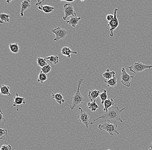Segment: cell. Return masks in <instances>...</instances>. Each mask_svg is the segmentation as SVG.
<instances>
[{
	"instance_id": "cell-1",
	"label": "cell",
	"mask_w": 152,
	"mask_h": 150,
	"mask_svg": "<svg viewBox=\"0 0 152 150\" xmlns=\"http://www.w3.org/2000/svg\"><path fill=\"white\" fill-rule=\"evenodd\" d=\"M124 110H125V108L120 110L117 104L115 103L113 106L110 107L108 110V111L106 112V113L104 114L103 115L99 117L97 119H94L93 122H91V125H93L95 121L100 119L119 121L121 122H123V120L121 119V113Z\"/></svg>"
},
{
	"instance_id": "cell-2",
	"label": "cell",
	"mask_w": 152,
	"mask_h": 150,
	"mask_svg": "<svg viewBox=\"0 0 152 150\" xmlns=\"http://www.w3.org/2000/svg\"><path fill=\"white\" fill-rule=\"evenodd\" d=\"M83 79H81L78 81V88L77 92L75 94L74 96L71 98V101H72V105L70 106V109L71 110H75V108L77 107L78 105L80 104H83L86 102V99L82 95L80 88L82 83L83 82Z\"/></svg>"
},
{
	"instance_id": "cell-3",
	"label": "cell",
	"mask_w": 152,
	"mask_h": 150,
	"mask_svg": "<svg viewBox=\"0 0 152 150\" xmlns=\"http://www.w3.org/2000/svg\"><path fill=\"white\" fill-rule=\"evenodd\" d=\"M113 120H104V124H100L98 128L101 130H104L109 133L110 135L113 136L115 134H119L117 130L118 124L116 121H113Z\"/></svg>"
},
{
	"instance_id": "cell-4",
	"label": "cell",
	"mask_w": 152,
	"mask_h": 150,
	"mask_svg": "<svg viewBox=\"0 0 152 150\" xmlns=\"http://www.w3.org/2000/svg\"><path fill=\"white\" fill-rule=\"evenodd\" d=\"M152 68V65H146L141 62H135L132 66H129L130 72L134 73H140L147 69Z\"/></svg>"
},
{
	"instance_id": "cell-5",
	"label": "cell",
	"mask_w": 152,
	"mask_h": 150,
	"mask_svg": "<svg viewBox=\"0 0 152 150\" xmlns=\"http://www.w3.org/2000/svg\"><path fill=\"white\" fill-rule=\"evenodd\" d=\"M134 78V76L131 75L126 72L124 67L121 68V82L124 86L130 87L131 85L132 80Z\"/></svg>"
},
{
	"instance_id": "cell-6",
	"label": "cell",
	"mask_w": 152,
	"mask_h": 150,
	"mask_svg": "<svg viewBox=\"0 0 152 150\" xmlns=\"http://www.w3.org/2000/svg\"><path fill=\"white\" fill-rule=\"evenodd\" d=\"M118 9L115 8L114 11V18L112 20L109 22L108 23V26L110 27V36L112 37H114V31L119 26V21L117 17V13Z\"/></svg>"
},
{
	"instance_id": "cell-7",
	"label": "cell",
	"mask_w": 152,
	"mask_h": 150,
	"mask_svg": "<svg viewBox=\"0 0 152 150\" xmlns=\"http://www.w3.org/2000/svg\"><path fill=\"white\" fill-rule=\"evenodd\" d=\"M78 109H79L80 112L79 115L77 117L78 119L81 123L85 125L86 128H88L89 125L91 124L90 120V116L86 112L83 110L81 107H79Z\"/></svg>"
},
{
	"instance_id": "cell-8",
	"label": "cell",
	"mask_w": 152,
	"mask_h": 150,
	"mask_svg": "<svg viewBox=\"0 0 152 150\" xmlns=\"http://www.w3.org/2000/svg\"><path fill=\"white\" fill-rule=\"evenodd\" d=\"M52 32L56 35V38L54 40L55 42H58L59 40L64 39L67 36L68 34L66 30L61 29L59 26L56 29H52Z\"/></svg>"
},
{
	"instance_id": "cell-9",
	"label": "cell",
	"mask_w": 152,
	"mask_h": 150,
	"mask_svg": "<svg viewBox=\"0 0 152 150\" xmlns=\"http://www.w3.org/2000/svg\"><path fill=\"white\" fill-rule=\"evenodd\" d=\"M64 11L65 16L63 18V19L66 20L68 18L71 16H75L76 14L74 10L73 6L71 3H67L65 4L64 6Z\"/></svg>"
},
{
	"instance_id": "cell-10",
	"label": "cell",
	"mask_w": 152,
	"mask_h": 150,
	"mask_svg": "<svg viewBox=\"0 0 152 150\" xmlns=\"http://www.w3.org/2000/svg\"><path fill=\"white\" fill-rule=\"evenodd\" d=\"M26 97H19L18 94V93L16 94V96L14 97V101L13 103V106H12V108L14 107L17 106L18 107V109H17V111H19V105H21V107H23V104H25L26 103Z\"/></svg>"
},
{
	"instance_id": "cell-11",
	"label": "cell",
	"mask_w": 152,
	"mask_h": 150,
	"mask_svg": "<svg viewBox=\"0 0 152 150\" xmlns=\"http://www.w3.org/2000/svg\"><path fill=\"white\" fill-rule=\"evenodd\" d=\"M80 17H78L77 14L75 16H71L70 19L66 21V23H68L69 25H71L72 27L75 28L76 27L78 23L81 20Z\"/></svg>"
},
{
	"instance_id": "cell-12",
	"label": "cell",
	"mask_w": 152,
	"mask_h": 150,
	"mask_svg": "<svg viewBox=\"0 0 152 150\" xmlns=\"http://www.w3.org/2000/svg\"><path fill=\"white\" fill-rule=\"evenodd\" d=\"M61 54L64 56L67 57L68 58H71V54H77V53L76 51H73L71 50L70 47L64 46L62 48L61 50Z\"/></svg>"
},
{
	"instance_id": "cell-13",
	"label": "cell",
	"mask_w": 152,
	"mask_h": 150,
	"mask_svg": "<svg viewBox=\"0 0 152 150\" xmlns=\"http://www.w3.org/2000/svg\"><path fill=\"white\" fill-rule=\"evenodd\" d=\"M30 2L31 1L30 0H25L22 1L21 4L20 13V15L21 17H23L24 16V12L30 7Z\"/></svg>"
},
{
	"instance_id": "cell-14",
	"label": "cell",
	"mask_w": 152,
	"mask_h": 150,
	"mask_svg": "<svg viewBox=\"0 0 152 150\" xmlns=\"http://www.w3.org/2000/svg\"><path fill=\"white\" fill-rule=\"evenodd\" d=\"M100 92L98 90H91L88 93V97L91 100V102L96 101V99L99 96Z\"/></svg>"
},
{
	"instance_id": "cell-15",
	"label": "cell",
	"mask_w": 152,
	"mask_h": 150,
	"mask_svg": "<svg viewBox=\"0 0 152 150\" xmlns=\"http://www.w3.org/2000/svg\"><path fill=\"white\" fill-rule=\"evenodd\" d=\"M52 99L56 100V102L60 105H61L62 103H64L65 102V100L63 98V97L61 93H57L56 94H54V93H52Z\"/></svg>"
},
{
	"instance_id": "cell-16",
	"label": "cell",
	"mask_w": 152,
	"mask_h": 150,
	"mask_svg": "<svg viewBox=\"0 0 152 150\" xmlns=\"http://www.w3.org/2000/svg\"><path fill=\"white\" fill-rule=\"evenodd\" d=\"M115 104V102L114 101L113 99H109L106 100L104 101V109H103V111L107 112L108 111V110L112 106H113Z\"/></svg>"
},
{
	"instance_id": "cell-17",
	"label": "cell",
	"mask_w": 152,
	"mask_h": 150,
	"mask_svg": "<svg viewBox=\"0 0 152 150\" xmlns=\"http://www.w3.org/2000/svg\"><path fill=\"white\" fill-rule=\"evenodd\" d=\"M38 8L39 10H41L46 14H49L52 13V11L55 9L53 7L49 5H41L38 7Z\"/></svg>"
},
{
	"instance_id": "cell-18",
	"label": "cell",
	"mask_w": 152,
	"mask_h": 150,
	"mask_svg": "<svg viewBox=\"0 0 152 150\" xmlns=\"http://www.w3.org/2000/svg\"><path fill=\"white\" fill-rule=\"evenodd\" d=\"M10 88L9 86H6L4 85H1L0 87V94L3 95H7V96H10L11 94L10 92Z\"/></svg>"
},
{
	"instance_id": "cell-19",
	"label": "cell",
	"mask_w": 152,
	"mask_h": 150,
	"mask_svg": "<svg viewBox=\"0 0 152 150\" xmlns=\"http://www.w3.org/2000/svg\"><path fill=\"white\" fill-rule=\"evenodd\" d=\"M103 77L104 78L109 80L115 77V72L114 71L110 72L109 69H107L106 72L103 73Z\"/></svg>"
},
{
	"instance_id": "cell-20",
	"label": "cell",
	"mask_w": 152,
	"mask_h": 150,
	"mask_svg": "<svg viewBox=\"0 0 152 150\" xmlns=\"http://www.w3.org/2000/svg\"><path fill=\"white\" fill-rule=\"evenodd\" d=\"M51 64H56L59 62V57L57 56H51L45 58Z\"/></svg>"
},
{
	"instance_id": "cell-21",
	"label": "cell",
	"mask_w": 152,
	"mask_h": 150,
	"mask_svg": "<svg viewBox=\"0 0 152 150\" xmlns=\"http://www.w3.org/2000/svg\"><path fill=\"white\" fill-rule=\"evenodd\" d=\"M10 50L13 53H18L20 50V47L17 43L10 44L9 45Z\"/></svg>"
},
{
	"instance_id": "cell-22",
	"label": "cell",
	"mask_w": 152,
	"mask_h": 150,
	"mask_svg": "<svg viewBox=\"0 0 152 150\" xmlns=\"http://www.w3.org/2000/svg\"><path fill=\"white\" fill-rule=\"evenodd\" d=\"M87 106L88 109H90L92 112H96L97 109H100V108L96 102V100L94 102H88Z\"/></svg>"
},
{
	"instance_id": "cell-23",
	"label": "cell",
	"mask_w": 152,
	"mask_h": 150,
	"mask_svg": "<svg viewBox=\"0 0 152 150\" xmlns=\"http://www.w3.org/2000/svg\"><path fill=\"white\" fill-rule=\"evenodd\" d=\"M104 82L107 83L108 87H116L117 84V78L116 77L109 80H104Z\"/></svg>"
},
{
	"instance_id": "cell-24",
	"label": "cell",
	"mask_w": 152,
	"mask_h": 150,
	"mask_svg": "<svg viewBox=\"0 0 152 150\" xmlns=\"http://www.w3.org/2000/svg\"><path fill=\"white\" fill-rule=\"evenodd\" d=\"M10 16L7 14H1L0 15V23L1 24H3L4 22L5 23L9 22Z\"/></svg>"
},
{
	"instance_id": "cell-25",
	"label": "cell",
	"mask_w": 152,
	"mask_h": 150,
	"mask_svg": "<svg viewBox=\"0 0 152 150\" xmlns=\"http://www.w3.org/2000/svg\"><path fill=\"white\" fill-rule=\"evenodd\" d=\"M37 62L38 66L41 67V68L48 64L47 61H46V59L43 58L42 57L37 58Z\"/></svg>"
},
{
	"instance_id": "cell-26",
	"label": "cell",
	"mask_w": 152,
	"mask_h": 150,
	"mask_svg": "<svg viewBox=\"0 0 152 150\" xmlns=\"http://www.w3.org/2000/svg\"><path fill=\"white\" fill-rule=\"evenodd\" d=\"M47 80V75H45L44 73H43L42 71H41L40 72L39 74V76H38V82L43 83L45 81H46Z\"/></svg>"
},
{
	"instance_id": "cell-27",
	"label": "cell",
	"mask_w": 152,
	"mask_h": 150,
	"mask_svg": "<svg viewBox=\"0 0 152 150\" xmlns=\"http://www.w3.org/2000/svg\"><path fill=\"white\" fill-rule=\"evenodd\" d=\"M107 91L105 89L103 90V91L101 94H100L99 97L101 100V104H104V101L108 99V96H107Z\"/></svg>"
},
{
	"instance_id": "cell-28",
	"label": "cell",
	"mask_w": 152,
	"mask_h": 150,
	"mask_svg": "<svg viewBox=\"0 0 152 150\" xmlns=\"http://www.w3.org/2000/svg\"><path fill=\"white\" fill-rule=\"evenodd\" d=\"M52 69V68L51 66L49 65V64H48L46 66L41 68V71L43 73L45 74V75H47V74H48V73L51 72Z\"/></svg>"
},
{
	"instance_id": "cell-29",
	"label": "cell",
	"mask_w": 152,
	"mask_h": 150,
	"mask_svg": "<svg viewBox=\"0 0 152 150\" xmlns=\"http://www.w3.org/2000/svg\"><path fill=\"white\" fill-rule=\"evenodd\" d=\"M7 135V130L0 129V139L4 140Z\"/></svg>"
},
{
	"instance_id": "cell-30",
	"label": "cell",
	"mask_w": 152,
	"mask_h": 150,
	"mask_svg": "<svg viewBox=\"0 0 152 150\" xmlns=\"http://www.w3.org/2000/svg\"><path fill=\"white\" fill-rule=\"evenodd\" d=\"M6 122V120L5 119L3 113L2 112L1 110V119H0V125H1V127H3L5 123Z\"/></svg>"
},
{
	"instance_id": "cell-31",
	"label": "cell",
	"mask_w": 152,
	"mask_h": 150,
	"mask_svg": "<svg viewBox=\"0 0 152 150\" xmlns=\"http://www.w3.org/2000/svg\"><path fill=\"white\" fill-rule=\"evenodd\" d=\"M12 150V147L10 145H2L1 147V150Z\"/></svg>"
},
{
	"instance_id": "cell-32",
	"label": "cell",
	"mask_w": 152,
	"mask_h": 150,
	"mask_svg": "<svg viewBox=\"0 0 152 150\" xmlns=\"http://www.w3.org/2000/svg\"><path fill=\"white\" fill-rule=\"evenodd\" d=\"M114 15H112V14H109L106 16V19L108 22H110L114 18Z\"/></svg>"
},
{
	"instance_id": "cell-33",
	"label": "cell",
	"mask_w": 152,
	"mask_h": 150,
	"mask_svg": "<svg viewBox=\"0 0 152 150\" xmlns=\"http://www.w3.org/2000/svg\"><path fill=\"white\" fill-rule=\"evenodd\" d=\"M43 2H44V1H39V0H38L37 3V4H36V5L37 6L39 5V4H41Z\"/></svg>"
},
{
	"instance_id": "cell-34",
	"label": "cell",
	"mask_w": 152,
	"mask_h": 150,
	"mask_svg": "<svg viewBox=\"0 0 152 150\" xmlns=\"http://www.w3.org/2000/svg\"><path fill=\"white\" fill-rule=\"evenodd\" d=\"M65 1V2H67L68 3H71V2H73L75 1Z\"/></svg>"
},
{
	"instance_id": "cell-35",
	"label": "cell",
	"mask_w": 152,
	"mask_h": 150,
	"mask_svg": "<svg viewBox=\"0 0 152 150\" xmlns=\"http://www.w3.org/2000/svg\"><path fill=\"white\" fill-rule=\"evenodd\" d=\"M148 150H152V146H150V149H149Z\"/></svg>"
},
{
	"instance_id": "cell-36",
	"label": "cell",
	"mask_w": 152,
	"mask_h": 150,
	"mask_svg": "<svg viewBox=\"0 0 152 150\" xmlns=\"http://www.w3.org/2000/svg\"><path fill=\"white\" fill-rule=\"evenodd\" d=\"M11 1H7L6 2H7V3L9 4V2H11Z\"/></svg>"
},
{
	"instance_id": "cell-37",
	"label": "cell",
	"mask_w": 152,
	"mask_h": 150,
	"mask_svg": "<svg viewBox=\"0 0 152 150\" xmlns=\"http://www.w3.org/2000/svg\"><path fill=\"white\" fill-rule=\"evenodd\" d=\"M151 146H152V142L151 144Z\"/></svg>"
},
{
	"instance_id": "cell-38",
	"label": "cell",
	"mask_w": 152,
	"mask_h": 150,
	"mask_svg": "<svg viewBox=\"0 0 152 150\" xmlns=\"http://www.w3.org/2000/svg\"><path fill=\"white\" fill-rule=\"evenodd\" d=\"M109 150V149H108V150Z\"/></svg>"
}]
</instances>
